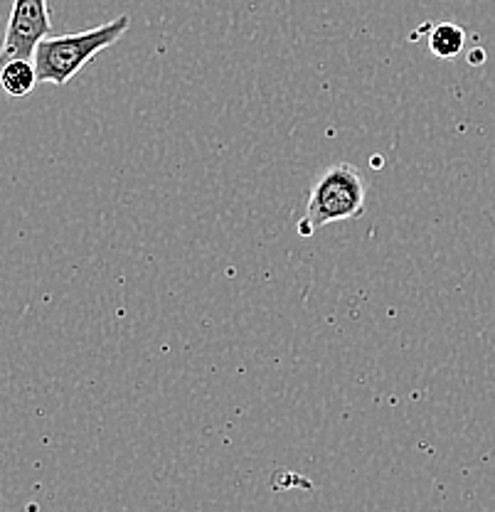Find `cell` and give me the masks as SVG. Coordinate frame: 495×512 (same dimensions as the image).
Masks as SVG:
<instances>
[{
    "mask_svg": "<svg viewBox=\"0 0 495 512\" xmlns=\"http://www.w3.org/2000/svg\"><path fill=\"white\" fill-rule=\"evenodd\" d=\"M129 25V15H121V18L109 20V23L99 25V28L72 32V35L45 37L33 55L40 82L65 87L69 79L77 77L99 52L116 45L126 35Z\"/></svg>",
    "mask_w": 495,
    "mask_h": 512,
    "instance_id": "1",
    "label": "cell"
},
{
    "mask_svg": "<svg viewBox=\"0 0 495 512\" xmlns=\"http://www.w3.org/2000/svg\"><path fill=\"white\" fill-rule=\"evenodd\" d=\"M367 185L360 170L350 163H335L313 180L308 192L306 217L296 224L301 237H313L333 222L358 220L365 215Z\"/></svg>",
    "mask_w": 495,
    "mask_h": 512,
    "instance_id": "2",
    "label": "cell"
},
{
    "mask_svg": "<svg viewBox=\"0 0 495 512\" xmlns=\"http://www.w3.org/2000/svg\"><path fill=\"white\" fill-rule=\"evenodd\" d=\"M52 35L47 0H13L8 28L0 45V64L10 60H33L37 45Z\"/></svg>",
    "mask_w": 495,
    "mask_h": 512,
    "instance_id": "3",
    "label": "cell"
},
{
    "mask_svg": "<svg viewBox=\"0 0 495 512\" xmlns=\"http://www.w3.org/2000/svg\"><path fill=\"white\" fill-rule=\"evenodd\" d=\"M37 84H40V77H37L33 60H10L0 64V89L13 99L33 94Z\"/></svg>",
    "mask_w": 495,
    "mask_h": 512,
    "instance_id": "4",
    "label": "cell"
},
{
    "mask_svg": "<svg viewBox=\"0 0 495 512\" xmlns=\"http://www.w3.org/2000/svg\"><path fill=\"white\" fill-rule=\"evenodd\" d=\"M429 32L431 55H436L439 60H454L456 55H461L463 45H466V32H463L461 25L439 23L431 25Z\"/></svg>",
    "mask_w": 495,
    "mask_h": 512,
    "instance_id": "5",
    "label": "cell"
},
{
    "mask_svg": "<svg viewBox=\"0 0 495 512\" xmlns=\"http://www.w3.org/2000/svg\"><path fill=\"white\" fill-rule=\"evenodd\" d=\"M483 57H486V55H483L481 50H473L471 55H468V62H471V64H481Z\"/></svg>",
    "mask_w": 495,
    "mask_h": 512,
    "instance_id": "6",
    "label": "cell"
}]
</instances>
